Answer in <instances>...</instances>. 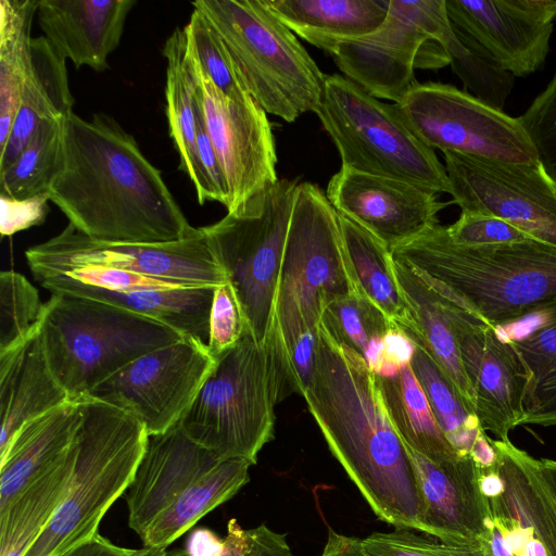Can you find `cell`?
Masks as SVG:
<instances>
[{
	"instance_id": "obj_1",
	"label": "cell",
	"mask_w": 556,
	"mask_h": 556,
	"mask_svg": "<svg viewBox=\"0 0 556 556\" xmlns=\"http://www.w3.org/2000/svg\"><path fill=\"white\" fill-rule=\"evenodd\" d=\"M48 195L68 224L98 241L164 243L202 233L134 136L104 113L65 117L62 160Z\"/></svg>"
},
{
	"instance_id": "obj_2",
	"label": "cell",
	"mask_w": 556,
	"mask_h": 556,
	"mask_svg": "<svg viewBox=\"0 0 556 556\" xmlns=\"http://www.w3.org/2000/svg\"><path fill=\"white\" fill-rule=\"evenodd\" d=\"M303 397L332 455L377 517L421 532L424 504L413 462L390 420L376 376L321 321Z\"/></svg>"
},
{
	"instance_id": "obj_3",
	"label": "cell",
	"mask_w": 556,
	"mask_h": 556,
	"mask_svg": "<svg viewBox=\"0 0 556 556\" xmlns=\"http://www.w3.org/2000/svg\"><path fill=\"white\" fill-rule=\"evenodd\" d=\"M391 254L434 293L495 327L556 304V245L540 240L468 247L437 224Z\"/></svg>"
},
{
	"instance_id": "obj_4",
	"label": "cell",
	"mask_w": 556,
	"mask_h": 556,
	"mask_svg": "<svg viewBox=\"0 0 556 556\" xmlns=\"http://www.w3.org/2000/svg\"><path fill=\"white\" fill-rule=\"evenodd\" d=\"M292 392L275 323L262 343L247 327L238 344L217 358L178 425L217 458L255 465L274 439L275 405Z\"/></svg>"
},
{
	"instance_id": "obj_5",
	"label": "cell",
	"mask_w": 556,
	"mask_h": 556,
	"mask_svg": "<svg viewBox=\"0 0 556 556\" xmlns=\"http://www.w3.org/2000/svg\"><path fill=\"white\" fill-rule=\"evenodd\" d=\"M84 422L67 492L25 556H60L98 534L100 521L134 480L149 435L125 412L84 397Z\"/></svg>"
},
{
	"instance_id": "obj_6",
	"label": "cell",
	"mask_w": 556,
	"mask_h": 556,
	"mask_svg": "<svg viewBox=\"0 0 556 556\" xmlns=\"http://www.w3.org/2000/svg\"><path fill=\"white\" fill-rule=\"evenodd\" d=\"M46 303L42 344L72 402L138 357L184 338L160 321L88 298L53 293Z\"/></svg>"
},
{
	"instance_id": "obj_7",
	"label": "cell",
	"mask_w": 556,
	"mask_h": 556,
	"mask_svg": "<svg viewBox=\"0 0 556 556\" xmlns=\"http://www.w3.org/2000/svg\"><path fill=\"white\" fill-rule=\"evenodd\" d=\"M191 4L216 29L249 93L266 113L292 123L316 110L326 75L263 0Z\"/></svg>"
},
{
	"instance_id": "obj_8",
	"label": "cell",
	"mask_w": 556,
	"mask_h": 556,
	"mask_svg": "<svg viewBox=\"0 0 556 556\" xmlns=\"http://www.w3.org/2000/svg\"><path fill=\"white\" fill-rule=\"evenodd\" d=\"M314 113L334 143L341 166L401 179L437 194L451 193L445 166L409 130L394 104L332 74L325 76Z\"/></svg>"
},
{
	"instance_id": "obj_9",
	"label": "cell",
	"mask_w": 556,
	"mask_h": 556,
	"mask_svg": "<svg viewBox=\"0 0 556 556\" xmlns=\"http://www.w3.org/2000/svg\"><path fill=\"white\" fill-rule=\"evenodd\" d=\"M298 179H278L218 222L201 227L257 342L269 334Z\"/></svg>"
},
{
	"instance_id": "obj_10",
	"label": "cell",
	"mask_w": 556,
	"mask_h": 556,
	"mask_svg": "<svg viewBox=\"0 0 556 556\" xmlns=\"http://www.w3.org/2000/svg\"><path fill=\"white\" fill-rule=\"evenodd\" d=\"M452 27L445 0H390L383 23L355 38L321 46L346 78L371 96L397 103L417 83L415 68L450 64L441 45Z\"/></svg>"
},
{
	"instance_id": "obj_11",
	"label": "cell",
	"mask_w": 556,
	"mask_h": 556,
	"mask_svg": "<svg viewBox=\"0 0 556 556\" xmlns=\"http://www.w3.org/2000/svg\"><path fill=\"white\" fill-rule=\"evenodd\" d=\"M394 105L409 130L432 150L510 164L540 163L518 117L455 86L416 83Z\"/></svg>"
},
{
	"instance_id": "obj_12",
	"label": "cell",
	"mask_w": 556,
	"mask_h": 556,
	"mask_svg": "<svg viewBox=\"0 0 556 556\" xmlns=\"http://www.w3.org/2000/svg\"><path fill=\"white\" fill-rule=\"evenodd\" d=\"M25 257L33 276L102 266L186 287H217L228 281L203 232L174 242L117 243L91 239L68 224L56 236L28 248Z\"/></svg>"
},
{
	"instance_id": "obj_13",
	"label": "cell",
	"mask_w": 556,
	"mask_h": 556,
	"mask_svg": "<svg viewBox=\"0 0 556 556\" xmlns=\"http://www.w3.org/2000/svg\"><path fill=\"white\" fill-rule=\"evenodd\" d=\"M215 365L205 342L184 337L138 357L86 397L125 412L149 437L162 434L179 424Z\"/></svg>"
},
{
	"instance_id": "obj_14",
	"label": "cell",
	"mask_w": 556,
	"mask_h": 556,
	"mask_svg": "<svg viewBox=\"0 0 556 556\" xmlns=\"http://www.w3.org/2000/svg\"><path fill=\"white\" fill-rule=\"evenodd\" d=\"M279 288L296 299L316 329L329 302L359 291L344 249L338 212L312 182H300L296 188Z\"/></svg>"
},
{
	"instance_id": "obj_15",
	"label": "cell",
	"mask_w": 556,
	"mask_h": 556,
	"mask_svg": "<svg viewBox=\"0 0 556 556\" xmlns=\"http://www.w3.org/2000/svg\"><path fill=\"white\" fill-rule=\"evenodd\" d=\"M452 203L490 215L556 245V182L542 165L510 164L444 152Z\"/></svg>"
},
{
	"instance_id": "obj_16",
	"label": "cell",
	"mask_w": 556,
	"mask_h": 556,
	"mask_svg": "<svg viewBox=\"0 0 556 556\" xmlns=\"http://www.w3.org/2000/svg\"><path fill=\"white\" fill-rule=\"evenodd\" d=\"M504 489L488 500L482 556H556V497L540 459L510 440H492Z\"/></svg>"
},
{
	"instance_id": "obj_17",
	"label": "cell",
	"mask_w": 556,
	"mask_h": 556,
	"mask_svg": "<svg viewBox=\"0 0 556 556\" xmlns=\"http://www.w3.org/2000/svg\"><path fill=\"white\" fill-rule=\"evenodd\" d=\"M430 291L454 329L481 428L496 440H509L510 430L520 426L523 418V400L530 380L525 361L513 339L502 334L501 328Z\"/></svg>"
},
{
	"instance_id": "obj_18",
	"label": "cell",
	"mask_w": 556,
	"mask_h": 556,
	"mask_svg": "<svg viewBox=\"0 0 556 556\" xmlns=\"http://www.w3.org/2000/svg\"><path fill=\"white\" fill-rule=\"evenodd\" d=\"M197 71L205 125L227 184L226 208L232 212L278 180L271 125L250 93L229 98Z\"/></svg>"
},
{
	"instance_id": "obj_19",
	"label": "cell",
	"mask_w": 556,
	"mask_h": 556,
	"mask_svg": "<svg viewBox=\"0 0 556 556\" xmlns=\"http://www.w3.org/2000/svg\"><path fill=\"white\" fill-rule=\"evenodd\" d=\"M457 36L514 77L544 63L556 0H445Z\"/></svg>"
},
{
	"instance_id": "obj_20",
	"label": "cell",
	"mask_w": 556,
	"mask_h": 556,
	"mask_svg": "<svg viewBox=\"0 0 556 556\" xmlns=\"http://www.w3.org/2000/svg\"><path fill=\"white\" fill-rule=\"evenodd\" d=\"M326 195L390 251L439 224V212L450 204L417 185L344 166L330 178Z\"/></svg>"
},
{
	"instance_id": "obj_21",
	"label": "cell",
	"mask_w": 556,
	"mask_h": 556,
	"mask_svg": "<svg viewBox=\"0 0 556 556\" xmlns=\"http://www.w3.org/2000/svg\"><path fill=\"white\" fill-rule=\"evenodd\" d=\"M406 447L424 504L421 532L451 546L480 549L488 500L471 456L432 462Z\"/></svg>"
},
{
	"instance_id": "obj_22",
	"label": "cell",
	"mask_w": 556,
	"mask_h": 556,
	"mask_svg": "<svg viewBox=\"0 0 556 556\" xmlns=\"http://www.w3.org/2000/svg\"><path fill=\"white\" fill-rule=\"evenodd\" d=\"M219 460L192 441L179 425L165 433L150 435L125 495L128 526L141 536L186 489Z\"/></svg>"
},
{
	"instance_id": "obj_23",
	"label": "cell",
	"mask_w": 556,
	"mask_h": 556,
	"mask_svg": "<svg viewBox=\"0 0 556 556\" xmlns=\"http://www.w3.org/2000/svg\"><path fill=\"white\" fill-rule=\"evenodd\" d=\"M134 0H38L37 20L55 52L76 68H109Z\"/></svg>"
},
{
	"instance_id": "obj_24",
	"label": "cell",
	"mask_w": 556,
	"mask_h": 556,
	"mask_svg": "<svg viewBox=\"0 0 556 556\" xmlns=\"http://www.w3.org/2000/svg\"><path fill=\"white\" fill-rule=\"evenodd\" d=\"M84 422L80 402H66L28 421L0 454V509L72 448Z\"/></svg>"
},
{
	"instance_id": "obj_25",
	"label": "cell",
	"mask_w": 556,
	"mask_h": 556,
	"mask_svg": "<svg viewBox=\"0 0 556 556\" xmlns=\"http://www.w3.org/2000/svg\"><path fill=\"white\" fill-rule=\"evenodd\" d=\"M35 280L53 293L88 298L160 321L184 337L207 343L210 313L216 287H179L115 293L71 281L59 274H39Z\"/></svg>"
},
{
	"instance_id": "obj_26",
	"label": "cell",
	"mask_w": 556,
	"mask_h": 556,
	"mask_svg": "<svg viewBox=\"0 0 556 556\" xmlns=\"http://www.w3.org/2000/svg\"><path fill=\"white\" fill-rule=\"evenodd\" d=\"M70 401L49 366L40 331L0 354V454L25 424Z\"/></svg>"
},
{
	"instance_id": "obj_27",
	"label": "cell",
	"mask_w": 556,
	"mask_h": 556,
	"mask_svg": "<svg viewBox=\"0 0 556 556\" xmlns=\"http://www.w3.org/2000/svg\"><path fill=\"white\" fill-rule=\"evenodd\" d=\"M65 62L45 36L33 38L31 67L9 139L0 150V170L16 160L39 124L63 119L73 112Z\"/></svg>"
},
{
	"instance_id": "obj_28",
	"label": "cell",
	"mask_w": 556,
	"mask_h": 556,
	"mask_svg": "<svg viewBox=\"0 0 556 556\" xmlns=\"http://www.w3.org/2000/svg\"><path fill=\"white\" fill-rule=\"evenodd\" d=\"M163 55L166 59V115L169 136L179 154V168L194 185L198 201H208L207 186L197 149L195 103L199 76L189 50L185 27H177L167 38Z\"/></svg>"
},
{
	"instance_id": "obj_29",
	"label": "cell",
	"mask_w": 556,
	"mask_h": 556,
	"mask_svg": "<svg viewBox=\"0 0 556 556\" xmlns=\"http://www.w3.org/2000/svg\"><path fill=\"white\" fill-rule=\"evenodd\" d=\"M390 0H263L293 34L312 46L355 38L377 29L386 20Z\"/></svg>"
},
{
	"instance_id": "obj_30",
	"label": "cell",
	"mask_w": 556,
	"mask_h": 556,
	"mask_svg": "<svg viewBox=\"0 0 556 556\" xmlns=\"http://www.w3.org/2000/svg\"><path fill=\"white\" fill-rule=\"evenodd\" d=\"M76 452L77 439L58 464L0 509V556H25L42 533L67 492Z\"/></svg>"
},
{
	"instance_id": "obj_31",
	"label": "cell",
	"mask_w": 556,
	"mask_h": 556,
	"mask_svg": "<svg viewBox=\"0 0 556 556\" xmlns=\"http://www.w3.org/2000/svg\"><path fill=\"white\" fill-rule=\"evenodd\" d=\"M393 266L413 323L412 328L401 329L422 344L455 386L467 407L475 413L472 392L448 316L435 295L408 267L394 260Z\"/></svg>"
},
{
	"instance_id": "obj_32",
	"label": "cell",
	"mask_w": 556,
	"mask_h": 556,
	"mask_svg": "<svg viewBox=\"0 0 556 556\" xmlns=\"http://www.w3.org/2000/svg\"><path fill=\"white\" fill-rule=\"evenodd\" d=\"M248 460L220 459L186 489L140 536L144 547L166 548L207 513L233 497L249 478Z\"/></svg>"
},
{
	"instance_id": "obj_33",
	"label": "cell",
	"mask_w": 556,
	"mask_h": 556,
	"mask_svg": "<svg viewBox=\"0 0 556 556\" xmlns=\"http://www.w3.org/2000/svg\"><path fill=\"white\" fill-rule=\"evenodd\" d=\"M376 381L390 420L408 447L432 462L459 456L441 431L410 363L392 377L376 376Z\"/></svg>"
},
{
	"instance_id": "obj_34",
	"label": "cell",
	"mask_w": 556,
	"mask_h": 556,
	"mask_svg": "<svg viewBox=\"0 0 556 556\" xmlns=\"http://www.w3.org/2000/svg\"><path fill=\"white\" fill-rule=\"evenodd\" d=\"M344 249L358 290L396 326L412 328L407 304L397 283L388 247L364 227L339 214Z\"/></svg>"
},
{
	"instance_id": "obj_35",
	"label": "cell",
	"mask_w": 556,
	"mask_h": 556,
	"mask_svg": "<svg viewBox=\"0 0 556 556\" xmlns=\"http://www.w3.org/2000/svg\"><path fill=\"white\" fill-rule=\"evenodd\" d=\"M38 0L0 1V150L9 139L31 67L30 29Z\"/></svg>"
},
{
	"instance_id": "obj_36",
	"label": "cell",
	"mask_w": 556,
	"mask_h": 556,
	"mask_svg": "<svg viewBox=\"0 0 556 556\" xmlns=\"http://www.w3.org/2000/svg\"><path fill=\"white\" fill-rule=\"evenodd\" d=\"M536 315L534 327L511 338L530 372L521 425L551 427L556 426V304Z\"/></svg>"
},
{
	"instance_id": "obj_37",
	"label": "cell",
	"mask_w": 556,
	"mask_h": 556,
	"mask_svg": "<svg viewBox=\"0 0 556 556\" xmlns=\"http://www.w3.org/2000/svg\"><path fill=\"white\" fill-rule=\"evenodd\" d=\"M405 333L415 342L412 369L441 431L459 456H470L473 445L486 434L485 431L433 357L414 336Z\"/></svg>"
},
{
	"instance_id": "obj_38",
	"label": "cell",
	"mask_w": 556,
	"mask_h": 556,
	"mask_svg": "<svg viewBox=\"0 0 556 556\" xmlns=\"http://www.w3.org/2000/svg\"><path fill=\"white\" fill-rule=\"evenodd\" d=\"M64 119L39 124L16 160L0 170L1 195L25 200L48 193L62 160Z\"/></svg>"
},
{
	"instance_id": "obj_39",
	"label": "cell",
	"mask_w": 556,
	"mask_h": 556,
	"mask_svg": "<svg viewBox=\"0 0 556 556\" xmlns=\"http://www.w3.org/2000/svg\"><path fill=\"white\" fill-rule=\"evenodd\" d=\"M47 303L20 273H0V354L30 340L41 329Z\"/></svg>"
},
{
	"instance_id": "obj_40",
	"label": "cell",
	"mask_w": 556,
	"mask_h": 556,
	"mask_svg": "<svg viewBox=\"0 0 556 556\" xmlns=\"http://www.w3.org/2000/svg\"><path fill=\"white\" fill-rule=\"evenodd\" d=\"M453 72L470 94L503 110L514 87V76L502 70L478 49L463 41L453 26L442 41Z\"/></svg>"
},
{
	"instance_id": "obj_41",
	"label": "cell",
	"mask_w": 556,
	"mask_h": 556,
	"mask_svg": "<svg viewBox=\"0 0 556 556\" xmlns=\"http://www.w3.org/2000/svg\"><path fill=\"white\" fill-rule=\"evenodd\" d=\"M321 323L340 341L363 357L368 346L383 339L395 324L362 292H352L329 302Z\"/></svg>"
},
{
	"instance_id": "obj_42",
	"label": "cell",
	"mask_w": 556,
	"mask_h": 556,
	"mask_svg": "<svg viewBox=\"0 0 556 556\" xmlns=\"http://www.w3.org/2000/svg\"><path fill=\"white\" fill-rule=\"evenodd\" d=\"M190 53L197 66L214 86L229 98L249 93L220 36L212 24L197 10L185 26Z\"/></svg>"
},
{
	"instance_id": "obj_43",
	"label": "cell",
	"mask_w": 556,
	"mask_h": 556,
	"mask_svg": "<svg viewBox=\"0 0 556 556\" xmlns=\"http://www.w3.org/2000/svg\"><path fill=\"white\" fill-rule=\"evenodd\" d=\"M546 174L556 182V70L546 88L518 117Z\"/></svg>"
},
{
	"instance_id": "obj_44",
	"label": "cell",
	"mask_w": 556,
	"mask_h": 556,
	"mask_svg": "<svg viewBox=\"0 0 556 556\" xmlns=\"http://www.w3.org/2000/svg\"><path fill=\"white\" fill-rule=\"evenodd\" d=\"M362 546L368 556H482L480 549L451 546L406 528L375 532L362 540Z\"/></svg>"
},
{
	"instance_id": "obj_45",
	"label": "cell",
	"mask_w": 556,
	"mask_h": 556,
	"mask_svg": "<svg viewBox=\"0 0 556 556\" xmlns=\"http://www.w3.org/2000/svg\"><path fill=\"white\" fill-rule=\"evenodd\" d=\"M248 325L231 283L219 285L214 290L207 349L215 361L235 348Z\"/></svg>"
},
{
	"instance_id": "obj_46",
	"label": "cell",
	"mask_w": 556,
	"mask_h": 556,
	"mask_svg": "<svg viewBox=\"0 0 556 556\" xmlns=\"http://www.w3.org/2000/svg\"><path fill=\"white\" fill-rule=\"evenodd\" d=\"M445 229L453 242L468 247L506 244L532 238L503 219L466 211H462L459 218Z\"/></svg>"
},
{
	"instance_id": "obj_47",
	"label": "cell",
	"mask_w": 556,
	"mask_h": 556,
	"mask_svg": "<svg viewBox=\"0 0 556 556\" xmlns=\"http://www.w3.org/2000/svg\"><path fill=\"white\" fill-rule=\"evenodd\" d=\"M195 125L197 149L207 186L208 201H217L226 207L228 204L227 184L215 149L207 132L199 98V87L195 103Z\"/></svg>"
},
{
	"instance_id": "obj_48",
	"label": "cell",
	"mask_w": 556,
	"mask_h": 556,
	"mask_svg": "<svg viewBox=\"0 0 556 556\" xmlns=\"http://www.w3.org/2000/svg\"><path fill=\"white\" fill-rule=\"evenodd\" d=\"M0 200V232L3 237L12 236L21 230L42 224L48 212V193L25 200H15L1 195Z\"/></svg>"
},
{
	"instance_id": "obj_49",
	"label": "cell",
	"mask_w": 556,
	"mask_h": 556,
	"mask_svg": "<svg viewBox=\"0 0 556 556\" xmlns=\"http://www.w3.org/2000/svg\"><path fill=\"white\" fill-rule=\"evenodd\" d=\"M415 342L399 327H392L383 338V350L376 376L392 377L406 364L410 363Z\"/></svg>"
},
{
	"instance_id": "obj_50",
	"label": "cell",
	"mask_w": 556,
	"mask_h": 556,
	"mask_svg": "<svg viewBox=\"0 0 556 556\" xmlns=\"http://www.w3.org/2000/svg\"><path fill=\"white\" fill-rule=\"evenodd\" d=\"M249 548L244 556H295L286 534L270 530L265 523L249 529Z\"/></svg>"
},
{
	"instance_id": "obj_51",
	"label": "cell",
	"mask_w": 556,
	"mask_h": 556,
	"mask_svg": "<svg viewBox=\"0 0 556 556\" xmlns=\"http://www.w3.org/2000/svg\"><path fill=\"white\" fill-rule=\"evenodd\" d=\"M142 552L143 548L132 549L117 546L98 533L90 541L60 556H140Z\"/></svg>"
},
{
	"instance_id": "obj_52",
	"label": "cell",
	"mask_w": 556,
	"mask_h": 556,
	"mask_svg": "<svg viewBox=\"0 0 556 556\" xmlns=\"http://www.w3.org/2000/svg\"><path fill=\"white\" fill-rule=\"evenodd\" d=\"M186 551L189 556H222L224 539L210 529L198 528L190 533Z\"/></svg>"
},
{
	"instance_id": "obj_53",
	"label": "cell",
	"mask_w": 556,
	"mask_h": 556,
	"mask_svg": "<svg viewBox=\"0 0 556 556\" xmlns=\"http://www.w3.org/2000/svg\"><path fill=\"white\" fill-rule=\"evenodd\" d=\"M319 556H368L362 546V540L346 536L329 529L328 539Z\"/></svg>"
},
{
	"instance_id": "obj_54",
	"label": "cell",
	"mask_w": 556,
	"mask_h": 556,
	"mask_svg": "<svg viewBox=\"0 0 556 556\" xmlns=\"http://www.w3.org/2000/svg\"><path fill=\"white\" fill-rule=\"evenodd\" d=\"M540 467L544 480L556 497V460L545 458L540 459Z\"/></svg>"
},
{
	"instance_id": "obj_55",
	"label": "cell",
	"mask_w": 556,
	"mask_h": 556,
	"mask_svg": "<svg viewBox=\"0 0 556 556\" xmlns=\"http://www.w3.org/2000/svg\"><path fill=\"white\" fill-rule=\"evenodd\" d=\"M166 552V548L143 547V552L140 556H164Z\"/></svg>"
},
{
	"instance_id": "obj_56",
	"label": "cell",
	"mask_w": 556,
	"mask_h": 556,
	"mask_svg": "<svg viewBox=\"0 0 556 556\" xmlns=\"http://www.w3.org/2000/svg\"><path fill=\"white\" fill-rule=\"evenodd\" d=\"M164 556H189V554L187 553L186 548H184V549L176 548V549L166 552V554Z\"/></svg>"
}]
</instances>
